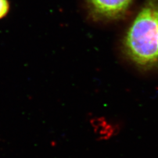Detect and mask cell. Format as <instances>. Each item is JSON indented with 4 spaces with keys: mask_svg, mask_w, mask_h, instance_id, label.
I'll return each instance as SVG.
<instances>
[{
    "mask_svg": "<svg viewBox=\"0 0 158 158\" xmlns=\"http://www.w3.org/2000/svg\"><path fill=\"white\" fill-rule=\"evenodd\" d=\"M128 55L138 65L158 61V2L151 0L135 19L125 39Z\"/></svg>",
    "mask_w": 158,
    "mask_h": 158,
    "instance_id": "1",
    "label": "cell"
},
{
    "mask_svg": "<svg viewBox=\"0 0 158 158\" xmlns=\"http://www.w3.org/2000/svg\"><path fill=\"white\" fill-rule=\"evenodd\" d=\"M92 11L97 15L115 19L121 16L130 6L132 0H88Z\"/></svg>",
    "mask_w": 158,
    "mask_h": 158,
    "instance_id": "2",
    "label": "cell"
},
{
    "mask_svg": "<svg viewBox=\"0 0 158 158\" xmlns=\"http://www.w3.org/2000/svg\"><path fill=\"white\" fill-rule=\"evenodd\" d=\"M9 9L10 3L9 0H0V20L7 16Z\"/></svg>",
    "mask_w": 158,
    "mask_h": 158,
    "instance_id": "3",
    "label": "cell"
}]
</instances>
